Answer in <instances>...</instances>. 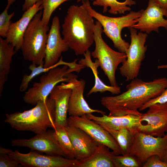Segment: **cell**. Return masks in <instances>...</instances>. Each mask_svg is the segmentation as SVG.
Masks as SVG:
<instances>
[{
	"mask_svg": "<svg viewBox=\"0 0 167 167\" xmlns=\"http://www.w3.org/2000/svg\"><path fill=\"white\" fill-rule=\"evenodd\" d=\"M167 86L166 78L155 79L148 82L136 78L126 85V91L116 96H103L101 103L109 111V116H140L142 113L138 109L160 95Z\"/></svg>",
	"mask_w": 167,
	"mask_h": 167,
	"instance_id": "6da1fadb",
	"label": "cell"
},
{
	"mask_svg": "<svg viewBox=\"0 0 167 167\" xmlns=\"http://www.w3.org/2000/svg\"><path fill=\"white\" fill-rule=\"evenodd\" d=\"M93 18L82 5H73L67 10L62 33L76 55L84 54L94 42Z\"/></svg>",
	"mask_w": 167,
	"mask_h": 167,
	"instance_id": "7a4b0ae2",
	"label": "cell"
},
{
	"mask_svg": "<svg viewBox=\"0 0 167 167\" xmlns=\"http://www.w3.org/2000/svg\"><path fill=\"white\" fill-rule=\"evenodd\" d=\"M55 118L54 101L48 97L45 100L38 102L29 110L6 114L5 122L16 130L36 134L49 128L54 130Z\"/></svg>",
	"mask_w": 167,
	"mask_h": 167,
	"instance_id": "3957f363",
	"label": "cell"
},
{
	"mask_svg": "<svg viewBox=\"0 0 167 167\" xmlns=\"http://www.w3.org/2000/svg\"><path fill=\"white\" fill-rule=\"evenodd\" d=\"M81 1L82 5L88 13L101 24L103 32L112 41L114 47L119 52L126 54L130 44L122 38V31L123 28H129L137 23L143 10L131 11L126 15L121 17H110L103 15L93 9L89 0Z\"/></svg>",
	"mask_w": 167,
	"mask_h": 167,
	"instance_id": "277c9868",
	"label": "cell"
},
{
	"mask_svg": "<svg viewBox=\"0 0 167 167\" xmlns=\"http://www.w3.org/2000/svg\"><path fill=\"white\" fill-rule=\"evenodd\" d=\"M42 10L30 22L24 35L21 48L24 59L37 65L44 64L45 50L49 29L41 21Z\"/></svg>",
	"mask_w": 167,
	"mask_h": 167,
	"instance_id": "5b68a950",
	"label": "cell"
},
{
	"mask_svg": "<svg viewBox=\"0 0 167 167\" xmlns=\"http://www.w3.org/2000/svg\"><path fill=\"white\" fill-rule=\"evenodd\" d=\"M85 67L77 64L70 67L64 65L61 67H57L51 69L47 74L41 76L39 82L35 83L25 92L23 98L24 101L35 105L38 102L45 100L58 84L69 82L76 75L72 74V72H79Z\"/></svg>",
	"mask_w": 167,
	"mask_h": 167,
	"instance_id": "8992f818",
	"label": "cell"
},
{
	"mask_svg": "<svg viewBox=\"0 0 167 167\" xmlns=\"http://www.w3.org/2000/svg\"><path fill=\"white\" fill-rule=\"evenodd\" d=\"M103 32L102 25L96 21L94 28L95 48L91 53V56L97 60L99 66L107 76L111 85L118 86L115 73L119 65L126 60L127 56L125 53L110 48L102 38Z\"/></svg>",
	"mask_w": 167,
	"mask_h": 167,
	"instance_id": "52a82bcc",
	"label": "cell"
},
{
	"mask_svg": "<svg viewBox=\"0 0 167 167\" xmlns=\"http://www.w3.org/2000/svg\"><path fill=\"white\" fill-rule=\"evenodd\" d=\"M130 32L131 42L126 53L127 58L119 67L121 75L126 79V81L137 78L143 61L145 57L147 46L145 45L148 34L140 32L136 29L129 28Z\"/></svg>",
	"mask_w": 167,
	"mask_h": 167,
	"instance_id": "ba28073f",
	"label": "cell"
},
{
	"mask_svg": "<svg viewBox=\"0 0 167 167\" xmlns=\"http://www.w3.org/2000/svg\"><path fill=\"white\" fill-rule=\"evenodd\" d=\"M167 140V132L164 136L158 137L137 130L134 133L129 153L135 156L143 164L153 155H158L161 160Z\"/></svg>",
	"mask_w": 167,
	"mask_h": 167,
	"instance_id": "9c48e42d",
	"label": "cell"
},
{
	"mask_svg": "<svg viewBox=\"0 0 167 167\" xmlns=\"http://www.w3.org/2000/svg\"><path fill=\"white\" fill-rule=\"evenodd\" d=\"M8 155L22 166L28 167H75L79 161L63 156L43 155L33 150L27 153L13 151Z\"/></svg>",
	"mask_w": 167,
	"mask_h": 167,
	"instance_id": "30bf717a",
	"label": "cell"
},
{
	"mask_svg": "<svg viewBox=\"0 0 167 167\" xmlns=\"http://www.w3.org/2000/svg\"><path fill=\"white\" fill-rule=\"evenodd\" d=\"M68 126L79 128L99 144L107 146L115 155L122 154L120 148L112 135L100 125L88 118L86 115L79 117L70 116L67 119Z\"/></svg>",
	"mask_w": 167,
	"mask_h": 167,
	"instance_id": "8fae6325",
	"label": "cell"
},
{
	"mask_svg": "<svg viewBox=\"0 0 167 167\" xmlns=\"http://www.w3.org/2000/svg\"><path fill=\"white\" fill-rule=\"evenodd\" d=\"M11 144L13 146L27 147L32 150L69 158L57 140L54 130H47L28 139H14L11 141Z\"/></svg>",
	"mask_w": 167,
	"mask_h": 167,
	"instance_id": "7c38bea8",
	"label": "cell"
},
{
	"mask_svg": "<svg viewBox=\"0 0 167 167\" xmlns=\"http://www.w3.org/2000/svg\"><path fill=\"white\" fill-rule=\"evenodd\" d=\"M140 116L139 132L155 137H162L167 132V106L156 104Z\"/></svg>",
	"mask_w": 167,
	"mask_h": 167,
	"instance_id": "4fadbf2b",
	"label": "cell"
},
{
	"mask_svg": "<svg viewBox=\"0 0 167 167\" xmlns=\"http://www.w3.org/2000/svg\"><path fill=\"white\" fill-rule=\"evenodd\" d=\"M77 78L76 75L69 82L65 84L66 86L71 90L68 104L69 115L79 117L95 112L102 115L105 114V113L103 111L93 109L89 107L83 95L86 82L82 79L78 80Z\"/></svg>",
	"mask_w": 167,
	"mask_h": 167,
	"instance_id": "5bb4252c",
	"label": "cell"
},
{
	"mask_svg": "<svg viewBox=\"0 0 167 167\" xmlns=\"http://www.w3.org/2000/svg\"><path fill=\"white\" fill-rule=\"evenodd\" d=\"M60 28L59 18L55 16L48 34L44 60L45 68H49L56 64L62 53L67 51L69 48L61 36Z\"/></svg>",
	"mask_w": 167,
	"mask_h": 167,
	"instance_id": "9a60e30c",
	"label": "cell"
},
{
	"mask_svg": "<svg viewBox=\"0 0 167 167\" xmlns=\"http://www.w3.org/2000/svg\"><path fill=\"white\" fill-rule=\"evenodd\" d=\"M167 11L161 7L153 0H148V6L143 10L138 22L130 28L145 32L148 34L153 31L159 32V28H165L167 30Z\"/></svg>",
	"mask_w": 167,
	"mask_h": 167,
	"instance_id": "2e32d148",
	"label": "cell"
},
{
	"mask_svg": "<svg viewBox=\"0 0 167 167\" xmlns=\"http://www.w3.org/2000/svg\"><path fill=\"white\" fill-rule=\"evenodd\" d=\"M42 0H40L25 11L21 18L11 23L8 31L6 40L13 45L17 52L21 49L24 33L30 22L39 11L43 9Z\"/></svg>",
	"mask_w": 167,
	"mask_h": 167,
	"instance_id": "e0dca14e",
	"label": "cell"
},
{
	"mask_svg": "<svg viewBox=\"0 0 167 167\" xmlns=\"http://www.w3.org/2000/svg\"><path fill=\"white\" fill-rule=\"evenodd\" d=\"M75 151V159L79 161L90 156L99 143L82 129L74 126L66 127Z\"/></svg>",
	"mask_w": 167,
	"mask_h": 167,
	"instance_id": "ac0fdd59",
	"label": "cell"
},
{
	"mask_svg": "<svg viewBox=\"0 0 167 167\" xmlns=\"http://www.w3.org/2000/svg\"><path fill=\"white\" fill-rule=\"evenodd\" d=\"M71 92V89L62 82L56 85L51 92L49 97L55 102V127L68 126L67 114L69 100Z\"/></svg>",
	"mask_w": 167,
	"mask_h": 167,
	"instance_id": "d6986e66",
	"label": "cell"
},
{
	"mask_svg": "<svg viewBox=\"0 0 167 167\" xmlns=\"http://www.w3.org/2000/svg\"><path fill=\"white\" fill-rule=\"evenodd\" d=\"M87 117L103 127L115 130L126 128L133 131L137 130L140 125V116L127 115L120 117L107 116H96L92 113L86 115Z\"/></svg>",
	"mask_w": 167,
	"mask_h": 167,
	"instance_id": "ffe728a7",
	"label": "cell"
},
{
	"mask_svg": "<svg viewBox=\"0 0 167 167\" xmlns=\"http://www.w3.org/2000/svg\"><path fill=\"white\" fill-rule=\"evenodd\" d=\"M109 149L99 144L94 153L87 159L79 161L75 167H115L113 160L115 155Z\"/></svg>",
	"mask_w": 167,
	"mask_h": 167,
	"instance_id": "44dd1931",
	"label": "cell"
},
{
	"mask_svg": "<svg viewBox=\"0 0 167 167\" xmlns=\"http://www.w3.org/2000/svg\"><path fill=\"white\" fill-rule=\"evenodd\" d=\"M84 58L81 59L78 63L89 67L92 70L95 77V83L94 86L91 89L87 96H89L92 93L98 92L103 93L106 91L110 92L113 94H118L121 92V88L118 86H108L105 84L98 76L97 68L99 65L97 59L93 62L91 59V53L88 50L84 54Z\"/></svg>",
	"mask_w": 167,
	"mask_h": 167,
	"instance_id": "7402d4cb",
	"label": "cell"
},
{
	"mask_svg": "<svg viewBox=\"0 0 167 167\" xmlns=\"http://www.w3.org/2000/svg\"><path fill=\"white\" fill-rule=\"evenodd\" d=\"M16 51L14 46L6 39L0 37V96H1L5 84L10 71L13 56Z\"/></svg>",
	"mask_w": 167,
	"mask_h": 167,
	"instance_id": "603a6c76",
	"label": "cell"
},
{
	"mask_svg": "<svg viewBox=\"0 0 167 167\" xmlns=\"http://www.w3.org/2000/svg\"><path fill=\"white\" fill-rule=\"evenodd\" d=\"M103 127L108 131L116 140L120 148L122 155L129 153L133 143L134 134L136 131H133L126 128L115 130Z\"/></svg>",
	"mask_w": 167,
	"mask_h": 167,
	"instance_id": "cb8c5ba5",
	"label": "cell"
},
{
	"mask_svg": "<svg viewBox=\"0 0 167 167\" xmlns=\"http://www.w3.org/2000/svg\"><path fill=\"white\" fill-rule=\"evenodd\" d=\"M93 1L92 5L96 6H102L103 13H105L108 11V7L110 9L108 11L111 14H124L126 11L131 10L129 6L135 5L136 2L133 0H126L123 2H119L117 0H91Z\"/></svg>",
	"mask_w": 167,
	"mask_h": 167,
	"instance_id": "d4e9b609",
	"label": "cell"
},
{
	"mask_svg": "<svg viewBox=\"0 0 167 167\" xmlns=\"http://www.w3.org/2000/svg\"><path fill=\"white\" fill-rule=\"evenodd\" d=\"M64 63L65 62L62 60V57H61L60 60L56 64L49 68H45L44 64H41L37 66L36 64L32 63L28 67L31 73L29 75L25 74L23 76L19 86L20 91L21 92L26 91L28 88L29 82L35 77L42 73L47 72L51 69L59 65H63Z\"/></svg>",
	"mask_w": 167,
	"mask_h": 167,
	"instance_id": "484cf974",
	"label": "cell"
},
{
	"mask_svg": "<svg viewBox=\"0 0 167 167\" xmlns=\"http://www.w3.org/2000/svg\"><path fill=\"white\" fill-rule=\"evenodd\" d=\"M67 127L58 126L54 129L55 137L69 159H75V151L68 135Z\"/></svg>",
	"mask_w": 167,
	"mask_h": 167,
	"instance_id": "4316f807",
	"label": "cell"
},
{
	"mask_svg": "<svg viewBox=\"0 0 167 167\" xmlns=\"http://www.w3.org/2000/svg\"><path fill=\"white\" fill-rule=\"evenodd\" d=\"M113 160L115 167H139L143 165L135 156L130 153L122 156L114 155Z\"/></svg>",
	"mask_w": 167,
	"mask_h": 167,
	"instance_id": "83f0119b",
	"label": "cell"
},
{
	"mask_svg": "<svg viewBox=\"0 0 167 167\" xmlns=\"http://www.w3.org/2000/svg\"><path fill=\"white\" fill-rule=\"evenodd\" d=\"M69 0H42L41 21L43 24L48 25L52 13L62 3Z\"/></svg>",
	"mask_w": 167,
	"mask_h": 167,
	"instance_id": "f1b7e54d",
	"label": "cell"
},
{
	"mask_svg": "<svg viewBox=\"0 0 167 167\" xmlns=\"http://www.w3.org/2000/svg\"><path fill=\"white\" fill-rule=\"evenodd\" d=\"M9 7L6 6L5 9L0 15V36L6 38L8 31L11 22L10 19L14 15V12L10 14L8 13Z\"/></svg>",
	"mask_w": 167,
	"mask_h": 167,
	"instance_id": "f546056e",
	"label": "cell"
},
{
	"mask_svg": "<svg viewBox=\"0 0 167 167\" xmlns=\"http://www.w3.org/2000/svg\"><path fill=\"white\" fill-rule=\"evenodd\" d=\"M166 103H167V86L160 95L150 100L142 106L139 110L140 111H142L148 108L153 104H164Z\"/></svg>",
	"mask_w": 167,
	"mask_h": 167,
	"instance_id": "4dcf8cb0",
	"label": "cell"
},
{
	"mask_svg": "<svg viewBox=\"0 0 167 167\" xmlns=\"http://www.w3.org/2000/svg\"><path fill=\"white\" fill-rule=\"evenodd\" d=\"M143 167H167V163L162 161L157 155L150 157L143 164Z\"/></svg>",
	"mask_w": 167,
	"mask_h": 167,
	"instance_id": "1f68e13d",
	"label": "cell"
},
{
	"mask_svg": "<svg viewBox=\"0 0 167 167\" xmlns=\"http://www.w3.org/2000/svg\"><path fill=\"white\" fill-rule=\"evenodd\" d=\"M22 165L7 154H0V167H19Z\"/></svg>",
	"mask_w": 167,
	"mask_h": 167,
	"instance_id": "d6a6232c",
	"label": "cell"
},
{
	"mask_svg": "<svg viewBox=\"0 0 167 167\" xmlns=\"http://www.w3.org/2000/svg\"><path fill=\"white\" fill-rule=\"evenodd\" d=\"M40 0H25L22 6V10L25 11Z\"/></svg>",
	"mask_w": 167,
	"mask_h": 167,
	"instance_id": "836d02e7",
	"label": "cell"
},
{
	"mask_svg": "<svg viewBox=\"0 0 167 167\" xmlns=\"http://www.w3.org/2000/svg\"><path fill=\"white\" fill-rule=\"evenodd\" d=\"M161 7L167 11V0H153Z\"/></svg>",
	"mask_w": 167,
	"mask_h": 167,
	"instance_id": "e575fe53",
	"label": "cell"
},
{
	"mask_svg": "<svg viewBox=\"0 0 167 167\" xmlns=\"http://www.w3.org/2000/svg\"><path fill=\"white\" fill-rule=\"evenodd\" d=\"M10 149H7L2 147H0V154H7L12 151Z\"/></svg>",
	"mask_w": 167,
	"mask_h": 167,
	"instance_id": "d590c367",
	"label": "cell"
},
{
	"mask_svg": "<svg viewBox=\"0 0 167 167\" xmlns=\"http://www.w3.org/2000/svg\"><path fill=\"white\" fill-rule=\"evenodd\" d=\"M161 160L167 163V140L165 151Z\"/></svg>",
	"mask_w": 167,
	"mask_h": 167,
	"instance_id": "8d00e7d4",
	"label": "cell"
},
{
	"mask_svg": "<svg viewBox=\"0 0 167 167\" xmlns=\"http://www.w3.org/2000/svg\"><path fill=\"white\" fill-rule=\"evenodd\" d=\"M157 68L158 69L167 68V64L159 65L157 66Z\"/></svg>",
	"mask_w": 167,
	"mask_h": 167,
	"instance_id": "74e56055",
	"label": "cell"
},
{
	"mask_svg": "<svg viewBox=\"0 0 167 167\" xmlns=\"http://www.w3.org/2000/svg\"><path fill=\"white\" fill-rule=\"evenodd\" d=\"M16 0H7L8 4L7 6L10 7Z\"/></svg>",
	"mask_w": 167,
	"mask_h": 167,
	"instance_id": "f35d334b",
	"label": "cell"
},
{
	"mask_svg": "<svg viewBox=\"0 0 167 167\" xmlns=\"http://www.w3.org/2000/svg\"><path fill=\"white\" fill-rule=\"evenodd\" d=\"M81 0H77V2H79Z\"/></svg>",
	"mask_w": 167,
	"mask_h": 167,
	"instance_id": "ab89813d",
	"label": "cell"
},
{
	"mask_svg": "<svg viewBox=\"0 0 167 167\" xmlns=\"http://www.w3.org/2000/svg\"><path fill=\"white\" fill-rule=\"evenodd\" d=\"M166 105H167V103H166Z\"/></svg>",
	"mask_w": 167,
	"mask_h": 167,
	"instance_id": "60d3db41",
	"label": "cell"
}]
</instances>
